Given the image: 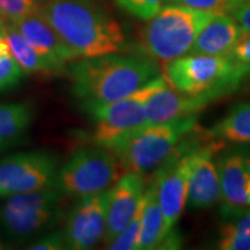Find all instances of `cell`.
<instances>
[{"mask_svg":"<svg viewBox=\"0 0 250 250\" xmlns=\"http://www.w3.org/2000/svg\"><path fill=\"white\" fill-rule=\"evenodd\" d=\"M37 12L79 59L124 49L121 24L92 0H51L39 6Z\"/></svg>","mask_w":250,"mask_h":250,"instance_id":"6da1fadb","label":"cell"},{"mask_svg":"<svg viewBox=\"0 0 250 250\" xmlns=\"http://www.w3.org/2000/svg\"><path fill=\"white\" fill-rule=\"evenodd\" d=\"M73 95L83 102L125 98L161 74L152 58L108 54L81 58L67 67Z\"/></svg>","mask_w":250,"mask_h":250,"instance_id":"7a4b0ae2","label":"cell"},{"mask_svg":"<svg viewBox=\"0 0 250 250\" xmlns=\"http://www.w3.org/2000/svg\"><path fill=\"white\" fill-rule=\"evenodd\" d=\"M214 14L215 12L181 4L164 6L140 33L144 52L164 62L188 55L198 34Z\"/></svg>","mask_w":250,"mask_h":250,"instance_id":"3957f363","label":"cell"},{"mask_svg":"<svg viewBox=\"0 0 250 250\" xmlns=\"http://www.w3.org/2000/svg\"><path fill=\"white\" fill-rule=\"evenodd\" d=\"M197 126L198 115L145 125L122 139L110 151L117 156L125 173L130 171L145 176L160 167Z\"/></svg>","mask_w":250,"mask_h":250,"instance_id":"277c9868","label":"cell"},{"mask_svg":"<svg viewBox=\"0 0 250 250\" xmlns=\"http://www.w3.org/2000/svg\"><path fill=\"white\" fill-rule=\"evenodd\" d=\"M171 88L183 94H199L226 86L239 87L250 77V64L229 55H184L166 62L164 73Z\"/></svg>","mask_w":250,"mask_h":250,"instance_id":"5b68a950","label":"cell"},{"mask_svg":"<svg viewBox=\"0 0 250 250\" xmlns=\"http://www.w3.org/2000/svg\"><path fill=\"white\" fill-rule=\"evenodd\" d=\"M167 83L160 74L142 88L110 102H83L81 107L94 124L92 138L96 146L111 149L130 133L146 125V102Z\"/></svg>","mask_w":250,"mask_h":250,"instance_id":"8992f818","label":"cell"},{"mask_svg":"<svg viewBox=\"0 0 250 250\" xmlns=\"http://www.w3.org/2000/svg\"><path fill=\"white\" fill-rule=\"evenodd\" d=\"M62 197L55 186L8 197L0 206V228L17 242L45 232L64 217Z\"/></svg>","mask_w":250,"mask_h":250,"instance_id":"52a82bcc","label":"cell"},{"mask_svg":"<svg viewBox=\"0 0 250 250\" xmlns=\"http://www.w3.org/2000/svg\"><path fill=\"white\" fill-rule=\"evenodd\" d=\"M117 156L110 149L80 148L58 168L55 187L62 195L80 197L109 190L122 176Z\"/></svg>","mask_w":250,"mask_h":250,"instance_id":"ba28073f","label":"cell"},{"mask_svg":"<svg viewBox=\"0 0 250 250\" xmlns=\"http://www.w3.org/2000/svg\"><path fill=\"white\" fill-rule=\"evenodd\" d=\"M198 127V126H197ZM191 132L181 142L174 152L160 167L156 168L152 179L156 184L165 221L169 229H174L187 208L188 188L196 152L206 145V134Z\"/></svg>","mask_w":250,"mask_h":250,"instance_id":"9c48e42d","label":"cell"},{"mask_svg":"<svg viewBox=\"0 0 250 250\" xmlns=\"http://www.w3.org/2000/svg\"><path fill=\"white\" fill-rule=\"evenodd\" d=\"M57 156L45 151L20 152L0 159V199L55 186Z\"/></svg>","mask_w":250,"mask_h":250,"instance_id":"30bf717a","label":"cell"},{"mask_svg":"<svg viewBox=\"0 0 250 250\" xmlns=\"http://www.w3.org/2000/svg\"><path fill=\"white\" fill-rule=\"evenodd\" d=\"M109 190L80 197L65 218V247L92 249L103 239L107 227Z\"/></svg>","mask_w":250,"mask_h":250,"instance_id":"8fae6325","label":"cell"},{"mask_svg":"<svg viewBox=\"0 0 250 250\" xmlns=\"http://www.w3.org/2000/svg\"><path fill=\"white\" fill-rule=\"evenodd\" d=\"M239 87L226 86L199 94H183L166 83L146 102V125L195 116L218 100L233 94Z\"/></svg>","mask_w":250,"mask_h":250,"instance_id":"7c38bea8","label":"cell"},{"mask_svg":"<svg viewBox=\"0 0 250 250\" xmlns=\"http://www.w3.org/2000/svg\"><path fill=\"white\" fill-rule=\"evenodd\" d=\"M221 149V143L211 140L196 152L188 188L187 208L190 211L204 210L220 201L221 187L219 181L214 153Z\"/></svg>","mask_w":250,"mask_h":250,"instance_id":"4fadbf2b","label":"cell"},{"mask_svg":"<svg viewBox=\"0 0 250 250\" xmlns=\"http://www.w3.org/2000/svg\"><path fill=\"white\" fill-rule=\"evenodd\" d=\"M145 176L136 173H124L109 189L107 227L103 243L108 246L132 219L146 189Z\"/></svg>","mask_w":250,"mask_h":250,"instance_id":"5bb4252c","label":"cell"},{"mask_svg":"<svg viewBox=\"0 0 250 250\" xmlns=\"http://www.w3.org/2000/svg\"><path fill=\"white\" fill-rule=\"evenodd\" d=\"M14 24L37 54L62 74L67 72V64L79 59L39 12L21 19Z\"/></svg>","mask_w":250,"mask_h":250,"instance_id":"9a60e30c","label":"cell"},{"mask_svg":"<svg viewBox=\"0 0 250 250\" xmlns=\"http://www.w3.org/2000/svg\"><path fill=\"white\" fill-rule=\"evenodd\" d=\"M215 166L225 203L249 206L247 182L250 176V148L245 144H234L232 147L220 149Z\"/></svg>","mask_w":250,"mask_h":250,"instance_id":"2e32d148","label":"cell"},{"mask_svg":"<svg viewBox=\"0 0 250 250\" xmlns=\"http://www.w3.org/2000/svg\"><path fill=\"white\" fill-rule=\"evenodd\" d=\"M143 204L138 250L179 249L181 247V236L176 230L169 229L166 225L158 198L156 184L152 177L146 184Z\"/></svg>","mask_w":250,"mask_h":250,"instance_id":"e0dca14e","label":"cell"},{"mask_svg":"<svg viewBox=\"0 0 250 250\" xmlns=\"http://www.w3.org/2000/svg\"><path fill=\"white\" fill-rule=\"evenodd\" d=\"M246 35L234 18L217 12L198 34L188 55H227Z\"/></svg>","mask_w":250,"mask_h":250,"instance_id":"ac0fdd59","label":"cell"},{"mask_svg":"<svg viewBox=\"0 0 250 250\" xmlns=\"http://www.w3.org/2000/svg\"><path fill=\"white\" fill-rule=\"evenodd\" d=\"M219 248L250 250V208L225 203L220 210Z\"/></svg>","mask_w":250,"mask_h":250,"instance_id":"d6986e66","label":"cell"},{"mask_svg":"<svg viewBox=\"0 0 250 250\" xmlns=\"http://www.w3.org/2000/svg\"><path fill=\"white\" fill-rule=\"evenodd\" d=\"M34 121L30 103H0V152L21 142Z\"/></svg>","mask_w":250,"mask_h":250,"instance_id":"ffe728a7","label":"cell"},{"mask_svg":"<svg viewBox=\"0 0 250 250\" xmlns=\"http://www.w3.org/2000/svg\"><path fill=\"white\" fill-rule=\"evenodd\" d=\"M206 133L223 144H250V100L235 103Z\"/></svg>","mask_w":250,"mask_h":250,"instance_id":"44dd1931","label":"cell"},{"mask_svg":"<svg viewBox=\"0 0 250 250\" xmlns=\"http://www.w3.org/2000/svg\"><path fill=\"white\" fill-rule=\"evenodd\" d=\"M7 37L9 48L12 54L17 59L21 68L26 74H40V76L51 77L62 74L57 68L49 64L37 54L36 50L31 46L27 40L22 36L20 30L13 22H7L2 28Z\"/></svg>","mask_w":250,"mask_h":250,"instance_id":"7402d4cb","label":"cell"},{"mask_svg":"<svg viewBox=\"0 0 250 250\" xmlns=\"http://www.w3.org/2000/svg\"><path fill=\"white\" fill-rule=\"evenodd\" d=\"M26 76L12 54L7 37L0 29V93L17 87Z\"/></svg>","mask_w":250,"mask_h":250,"instance_id":"603a6c76","label":"cell"},{"mask_svg":"<svg viewBox=\"0 0 250 250\" xmlns=\"http://www.w3.org/2000/svg\"><path fill=\"white\" fill-rule=\"evenodd\" d=\"M143 198L140 204L134 212L133 217L129 224L123 228V230L115 237L107 246L111 250H138L140 229H142V215H143Z\"/></svg>","mask_w":250,"mask_h":250,"instance_id":"cb8c5ba5","label":"cell"},{"mask_svg":"<svg viewBox=\"0 0 250 250\" xmlns=\"http://www.w3.org/2000/svg\"><path fill=\"white\" fill-rule=\"evenodd\" d=\"M115 1L129 14L148 21L169 0H115Z\"/></svg>","mask_w":250,"mask_h":250,"instance_id":"d4e9b609","label":"cell"},{"mask_svg":"<svg viewBox=\"0 0 250 250\" xmlns=\"http://www.w3.org/2000/svg\"><path fill=\"white\" fill-rule=\"evenodd\" d=\"M37 9L35 0H0V15L6 22H18Z\"/></svg>","mask_w":250,"mask_h":250,"instance_id":"484cf974","label":"cell"},{"mask_svg":"<svg viewBox=\"0 0 250 250\" xmlns=\"http://www.w3.org/2000/svg\"><path fill=\"white\" fill-rule=\"evenodd\" d=\"M223 13L229 14L247 35L250 34V0H230Z\"/></svg>","mask_w":250,"mask_h":250,"instance_id":"4316f807","label":"cell"},{"mask_svg":"<svg viewBox=\"0 0 250 250\" xmlns=\"http://www.w3.org/2000/svg\"><path fill=\"white\" fill-rule=\"evenodd\" d=\"M28 250H62L66 249L65 240L62 232H51L41 237L39 241L34 242L33 245L27 248Z\"/></svg>","mask_w":250,"mask_h":250,"instance_id":"83f0119b","label":"cell"},{"mask_svg":"<svg viewBox=\"0 0 250 250\" xmlns=\"http://www.w3.org/2000/svg\"><path fill=\"white\" fill-rule=\"evenodd\" d=\"M228 55L236 62L250 64V34L243 37Z\"/></svg>","mask_w":250,"mask_h":250,"instance_id":"f1b7e54d","label":"cell"},{"mask_svg":"<svg viewBox=\"0 0 250 250\" xmlns=\"http://www.w3.org/2000/svg\"><path fill=\"white\" fill-rule=\"evenodd\" d=\"M247 196H248L249 204H250V176H249V179H248V182H247Z\"/></svg>","mask_w":250,"mask_h":250,"instance_id":"f546056e","label":"cell"},{"mask_svg":"<svg viewBox=\"0 0 250 250\" xmlns=\"http://www.w3.org/2000/svg\"><path fill=\"white\" fill-rule=\"evenodd\" d=\"M6 23H7V22H6L4 19L1 18V15H0V29H2V28L6 26Z\"/></svg>","mask_w":250,"mask_h":250,"instance_id":"4dcf8cb0","label":"cell"},{"mask_svg":"<svg viewBox=\"0 0 250 250\" xmlns=\"http://www.w3.org/2000/svg\"><path fill=\"white\" fill-rule=\"evenodd\" d=\"M37 2H48V1H51V0H35Z\"/></svg>","mask_w":250,"mask_h":250,"instance_id":"1f68e13d","label":"cell"},{"mask_svg":"<svg viewBox=\"0 0 250 250\" xmlns=\"http://www.w3.org/2000/svg\"><path fill=\"white\" fill-rule=\"evenodd\" d=\"M170 2H173V4H177L179 2V0H169Z\"/></svg>","mask_w":250,"mask_h":250,"instance_id":"d6a6232c","label":"cell"},{"mask_svg":"<svg viewBox=\"0 0 250 250\" xmlns=\"http://www.w3.org/2000/svg\"><path fill=\"white\" fill-rule=\"evenodd\" d=\"M1 249H4V247H2V245H1V242H0V250Z\"/></svg>","mask_w":250,"mask_h":250,"instance_id":"836d02e7","label":"cell"}]
</instances>
